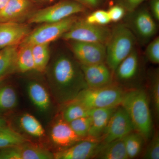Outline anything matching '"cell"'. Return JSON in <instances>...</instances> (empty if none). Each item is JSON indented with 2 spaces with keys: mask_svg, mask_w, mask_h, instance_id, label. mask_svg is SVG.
I'll return each instance as SVG.
<instances>
[{
  "mask_svg": "<svg viewBox=\"0 0 159 159\" xmlns=\"http://www.w3.org/2000/svg\"><path fill=\"white\" fill-rule=\"evenodd\" d=\"M48 77L52 93L60 104L70 102L88 88L80 64L67 54H60L54 59Z\"/></svg>",
  "mask_w": 159,
  "mask_h": 159,
  "instance_id": "6da1fadb",
  "label": "cell"
},
{
  "mask_svg": "<svg viewBox=\"0 0 159 159\" xmlns=\"http://www.w3.org/2000/svg\"><path fill=\"white\" fill-rule=\"evenodd\" d=\"M120 105L130 118L135 131L149 140L152 134V116L147 93L142 89L125 91Z\"/></svg>",
  "mask_w": 159,
  "mask_h": 159,
  "instance_id": "7a4b0ae2",
  "label": "cell"
},
{
  "mask_svg": "<svg viewBox=\"0 0 159 159\" xmlns=\"http://www.w3.org/2000/svg\"><path fill=\"white\" fill-rule=\"evenodd\" d=\"M137 41L133 33L124 24H118L111 30L110 37L106 45L105 62L113 73L135 48Z\"/></svg>",
  "mask_w": 159,
  "mask_h": 159,
  "instance_id": "3957f363",
  "label": "cell"
},
{
  "mask_svg": "<svg viewBox=\"0 0 159 159\" xmlns=\"http://www.w3.org/2000/svg\"><path fill=\"white\" fill-rule=\"evenodd\" d=\"M125 92L119 84L112 83L101 87L84 89L73 100L90 109L115 108L121 104Z\"/></svg>",
  "mask_w": 159,
  "mask_h": 159,
  "instance_id": "277c9868",
  "label": "cell"
},
{
  "mask_svg": "<svg viewBox=\"0 0 159 159\" xmlns=\"http://www.w3.org/2000/svg\"><path fill=\"white\" fill-rule=\"evenodd\" d=\"M86 8L73 0H63L52 6L33 11L27 20L31 24L56 22L84 12Z\"/></svg>",
  "mask_w": 159,
  "mask_h": 159,
  "instance_id": "5b68a950",
  "label": "cell"
},
{
  "mask_svg": "<svg viewBox=\"0 0 159 159\" xmlns=\"http://www.w3.org/2000/svg\"><path fill=\"white\" fill-rule=\"evenodd\" d=\"M124 25L132 32L137 41L144 45L148 44L157 31L156 20L146 8H138L125 15Z\"/></svg>",
  "mask_w": 159,
  "mask_h": 159,
  "instance_id": "8992f818",
  "label": "cell"
},
{
  "mask_svg": "<svg viewBox=\"0 0 159 159\" xmlns=\"http://www.w3.org/2000/svg\"><path fill=\"white\" fill-rule=\"evenodd\" d=\"M79 19L75 15L56 22L44 23L30 32L20 44L32 46L50 44L62 37Z\"/></svg>",
  "mask_w": 159,
  "mask_h": 159,
  "instance_id": "52a82bcc",
  "label": "cell"
},
{
  "mask_svg": "<svg viewBox=\"0 0 159 159\" xmlns=\"http://www.w3.org/2000/svg\"><path fill=\"white\" fill-rule=\"evenodd\" d=\"M111 29L105 26L90 24L84 19H78L61 38L66 41L97 43L106 45Z\"/></svg>",
  "mask_w": 159,
  "mask_h": 159,
  "instance_id": "ba28073f",
  "label": "cell"
},
{
  "mask_svg": "<svg viewBox=\"0 0 159 159\" xmlns=\"http://www.w3.org/2000/svg\"><path fill=\"white\" fill-rule=\"evenodd\" d=\"M134 131L128 114L122 106L119 105L112 114L99 142L105 144L122 139Z\"/></svg>",
  "mask_w": 159,
  "mask_h": 159,
  "instance_id": "9c48e42d",
  "label": "cell"
},
{
  "mask_svg": "<svg viewBox=\"0 0 159 159\" xmlns=\"http://www.w3.org/2000/svg\"><path fill=\"white\" fill-rule=\"evenodd\" d=\"M76 60L83 65L105 62L106 48L99 43L68 41Z\"/></svg>",
  "mask_w": 159,
  "mask_h": 159,
  "instance_id": "30bf717a",
  "label": "cell"
},
{
  "mask_svg": "<svg viewBox=\"0 0 159 159\" xmlns=\"http://www.w3.org/2000/svg\"><path fill=\"white\" fill-rule=\"evenodd\" d=\"M102 143L86 139L79 141L54 154V159H89L95 158Z\"/></svg>",
  "mask_w": 159,
  "mask_h": 159,
  "instance_id": "8fae6325",
  "label": "cell"
},
{
  "mask_svg": "<svg viewBox=\"0 0 159 159\" xmlns=\"http://www.w3.org/2000/svg\"><path fill=\"white\" fill-rule=\"evenodd\" d=\"M80 66L88 88L101 87L112 83L113 72L105 62Z\"/></svg>",
  "mask_w": 159,
  "mask_h": 159,
  "instance_id": "7c38bea8",
  "label": "cell"
},
{
  "mask_svg": "<svg viewBox=\"0 0 159 159\" xmlns=\"http://www.w3.org/2000/svg\"><path fill=\"white\" fill-rule=\"evenodd\" d=\"M31 31L25 23L0 22V49L19 45Z\"/></svg>",
  "mask_w": 159,
  "mask_h": 159,
  "instance_id": "4fadbf2b",
  "label": "cell"
},
{
  "mask_svg": "<svg viewBox=\"0 0 159 159\" xmlns=\"http://www.w3.org/2000/svg\"><path fill=\"white\" fill-rule=\"evenodd\" d=\"M140 54L135 48L125 59L119 64L113 73L114 77L119 83H129L136 79L140 73Z\"/></svg>",
  "mask_w": 159,
  "mask_h": 159,
  "instance_id": "5bb4252c",
  "label": "cell"
},
{
  "mask_svg": "<svg viewBox=\"0 0 159 159\" xmlns=\"http://www.w3.org/2000/svg\"><path fill=\"white\" fill-rule=\"evenodd\" d=\"M31 0H9L0 10L1 22L22 23L33 12Z\"/></svg>",
  "mask_w": 159,
  "mask_h": 159,
  "instance_id": "9a60e30c",
  "label": "cell"
},
{
  "mask_svg": "<svg viewBox=\"0 0 159 159\" xmlns=\"http://www.w3.org/2000/svg\"><path fill=\"white\" fill-rule=\"evenodd\" d=\"M51 138L52 142L60 148V150L68 148L84 139L76 134L69 122L66 121L62 117L57 119L52 125Z\"/></svg>",
  "mask_w": 159,
  "mask_h": 159,
  "instance_id": "2e32d148",
  "label": "cell"
},
{
  "mask_svg": "<svg viewBox=\"0 0 159 159\" xmlns=\"http://www.w3.org/2000/svg\"><path fill=\"white\" fill-rule=\"evenodd\" d=\"M116 107L91 110V125L88 139L99 142V139L103 133L112 114Z\"/></svg>",
  "mask_w": 159,
  "mask_h": 159,
  "instance_id": "e0dca14e",
  "label": "cell"
},
{
  "mask_svg": "<svg viewBox=\"0 0 159 159\" xmlns=\"http://www.w3.org/2000/svg\"><path fill=\"white\" fill-rule=\"evenodd\" d=\"M29 98L36 108L42 111L49 109L51 104V98L45 88L36 81L29 82L27 86Z\"/></svg>",
  "mask_w": 159,
  "mask_h": 159,
  "instance_id": "ac0fdd59",
  "label": "cell"
},
{
  "mask_svg": "<svg viewBox=\"0 0 159 159\" xmlns=\"http://www.w3.org/2000/svg\"><path fill=\"white\" fill-rule=\"evenodd\" d=\"M95 159H128L123 139L102 143Z\"/></svg>",
  "mask_w": 159,
  "mask_h": 159,
  "instance_id": "d6986e66",
  "label": "cell"
},
{
  "mask_svg": "<svg viewBox=\"0 0 159 159\" xmlns=\"http://www.w3.org/2000/svg\"><path fill=\"white\" fill-rule=\"evenodd\" d=\"M34 68L32 46L20 44L16 58L15 71L19 73H25L33 70Z\"/></svg>",
  "mask_w": 159,
  "mask_h": 159,
  "instance_id": "ffe728a7",
  "label": "cell"
},
{
  "mask_svg": "<svg viewBox=\"0 0 159 159\" xmlns=\"http://www.w3.org/2000/svg\"><path fill=\"white\" fill-rule=\"evenodd\" d=\"M19 45L0 49V78L15 71V61Z\"/></svg>",
  "mask_w": 159,
  "mask_h": 159,
  "instance_id": "44dd1931",
  "label": "cell"
},
{
  "mask_svg": "<svg viewBox=\"0 0 159 159\" xmlns=\"http://www.w3.org/2000/svg\"><path fill=\"white\" fill-rule=\"evenodd\" d=\"M20 159H54V154L46 148L26 142L18 145Z\"/></svg>",
  "mask_w": 159,
  "mask_h": 159,
  "instance_id": "7402d4cb",
  "label": "cell"
},
{
  "mask_svg": "<svg viewBox=\"0 0 159 159\" xmlns=\"http://www.w3.org/2000/svg\"><path fill=\"white\" fill-rule=\"evenodd\" d=\"M19 123L20 127L29 135L41 138L45 134L43 125L34 116L29 113L23 114L20 117Z\"/></svg>",
  "mask_w": 159,
  "mask_h": 159,
  "instance_id": "603a6c76",
  "label": "cell"
},
{
  "mask_svg": "<svg viewBox=\"0 0 159 159\" xmlns=\"http://www.w3.org/2000/svg\"><path fill=\"white\" fill-rule=\"evenodd\" d=\"M50 44H39L32 46L34 70L39 73L46 71L50 58Z\"/></svg>",
  "mask_w": 159,
  "mask_h": 159,
  "instance_id": "cb8c5ba5",
  "label": "cell"
},
{
  "mask_svg": "<svg viewBox=\"0 0 159 159\" xmlns=\"http://www.w3.org/2000/svg\"><path fill=\"white\" fill-rule=\"evenodd\" d=\"M30 142L11 127L5 125L0 127V149L12 147Z\"/></svg>",
  "mask_w": 159,
  "mask_h": 159,
  "instance_id": "d4e9b609",
  "label": "cell"
},
{
  "mask_svg": "<svg viewBox=\"0 0 159 159\" xmlns=\"http://www.w3.org/2000/svg\"><path fill=\"white\" fill-rule=\"evenodd\" d=\"M128 159H134L142 152L145 141L141 134L134 131L123 138Z\"/></svg>",
  "mask_w": 159,
  "mask_h": 159,
  "instance_id": "484cf974",
  "label": "cell"
},
{
  "mask_svg": "<svg viewBox=\"0 0 159 159\" xmlns=\"http://www.w3.org/2000/svg\"><path fill=\"white\" fill-rule=\"evenodd\" d=\"M65 105V107L61 117L67 122H70L82 117L89 116L90 115V109L74 100Z\"/></svg>",
  "mask_w": 159,
  "mask_h": 159,
  "instance_id": "4316f807",
  "label": "cell"
},
{
  "mask_svg": "<svg viewBox=\"0 0 159 159\" xmlns=\"http://www.w3.org/2000/svg\"><path fill=\"white\" fill-rule=\"evenodd\" d=\"M17 104V95L14 89L8 85L0 87V111L11 110Z\"/></svg>",
  "mask_w": 159,
  "mask_h": 159,
  "instance_id": "83f0119b",
  "label": "cell"
},
{
  "mask_svg": "<svg viewBox=\"0 0 159 159\" xmlns=\"http://www.w3.org/2000/svg\"><path fill=\"white\" fill-rule=\"evenodd\" d=\"M150 100L155 116L158 119L159 116V72L156 69L149 75Z\"/></svg>",
  "mask_w": 159,
  "mask_h": 159,
  "instance_id": "f1b7e54d",
  "label": "cell"
},
{
  "mask_svg": "<svg viewBox=\"0 0 159 159\" xmlns=\"http://www.w3.org/2000/svg\"><path fill=\"white\" fill-rule=\"evenodd\" d=\"M90 117H84L75 119L69 122L74 132L83 139H87L91 125Z\"/></svg>",
  "mask_w": 159,
  "mask_h": 159,
  "instance_id": "f546056e",
  "label": "cell"
},
{
  "mask_svg": "<svg viewBox=\"0 0 159 159\" xmlns=\"http://www.w3.org/2000/svg\"><path fill=\"white\" fill-rule=\"evenodd\" d=\"M84 20L87 22L100 26H105L111 21L107 11L98 9L88 16Z\"/></svg>",
  "mask_w": 159,
  "mask_h": 159,
  "instance_id": "4dcf8cb0",
  "label": "cell"
},
{
  "mask_svg": "<svg viewBox=\"0 0 159 159\" xmlns=\"http://www.w3.org/2000/svg\"><path fill=\"white\" fill-rule=\"evenodd\" d=\"M146 58L152 63H159V37H156L148 43L145 50Z\"/></svg>",
  "mask_w": 159,
  "mask_h": 159,
  "instance_id": "1f68e13d",
  "label": "cell"
},
{
  "mask_svg": "<svg viewBox=\"0 0 159 159\" xmlns=\"http://www.w3.org/2000/svg\"><path fill=\"white\" fill-rule=\"evenodd\" d=\"M145 159H159V136L158 133L155 134L150 143L146 148L142 157Z\"/></svg>",
  "mask_w": 159,
  "mask_h": 159,
  "instance_id": "d6a6232c",
  "label": "cell"
},
{
  "mask_svg": "<svg viewBox=\"0 0 159 159\" xmlns=\"http://www.w3.org/2000/svg\"><path fill=\"white\" fill-rule=\"evenodd\" d=\"M107 11L111 21L114 22H117L122 20L125 17L126 12L122 6L118 4L111 6Z\"/></svg>",
  "mask_w": 159,
  "mask_h": 159,
  "instance_id": "836d02e7",
  "label": "cell"
},
{
  "mask_svg": "<svg viewBox=\"0 0 159 159\" xmlns=\"http://www.w3.org/2000/svg\"><path fill=\"white\" fill-rule=\"evenodd\" d=\"M146 0H116V4L122 6L127 12L134 11Z\"/></svg>",
  "mask_w": 159,
  "mask_h": 159,
  "instance_id": "e575fe53",
  "label": "cell"
},
{
  "mask_svg": "<svg viewBox=\"0 0 159 159\" xmlns=\"http://www.w3.org/2000/svg\"><path fill=\"white\" fill-rule=\"evenodd\" d=\"M81 4L86 8L92 9H97L104 2L105 0H73Z\"/></svg>",
  "mask_w": 159,
  "mask_h": 159,
  "instance_id": "d590c367",
  "label": "cell"
},
{
  "mask_svg": "<svg viewBox=\"0 0 159 159\" xmlns=\"http://www.w3.org/2000/svg\"><path fill=\"white\" fill-rule=\"evenodd\" d=\"M149 7L151 14L156 21L159 20V0H150Z\"/></svg>",
  "mask_w": 159,
  "mask_h": 159,
  "instance_id": "8d00e7d4",
  "label": "cell"
},
{
  "mask_svg": "<svg viewBox=\"0 0 159 159\" xmlns=\"http://www.w3.org/2000/svg\"><path fill=\"white\" fill-rule=\"evenodd\" d=\"M9 1V0H0V10L6 6Z\"/></svg>",
  "mask_w": 159,
  "mask_h": 159,
  "instance_id": "74e56055",
  "label": "cell"
},
{
  "mask_svg": "<svg viewBox=\"0 0 159 159\" xmlns=\"http://www.w3.org/2000/svg\"><path fill=\"white\" fill-rule=\"evenodd\" d=\"M7 125V122L3 117L0 116V127Z\"/></svg>",
  "mask_w": 159,
  "mask_h": 159,
  "instance_id": "f35d334b",
  "label": "cell"
},
{
  "mask_svg": "<svg viewBox=\"0 0 159 159\" xmlns=\"http://www.w3.org/2000/svg\"><path fill=\"white\" fill-rule=\"evenodd\" d=\"M5 77H3V78H0V84L2 83V81L4 80V79H5Z\"/></svg>",
  "mask_w": 159,
  "mask_h": 159,
  "instance_id": "ab89813d",
  "label": "cell"
},
{
  "mask_svg": "<svg viewBox=\"0 0 159 159\" xmlns=\"http://www.w3.org/2000/svg\"><path fill=\"white\" fill-rule=\"evenodd\" d=\"M44 1H53V0H44Z\"/></svg>",
  "mask_w": 159,
  "mask_h": 159,
  "instance_id": "60d3db41",
  "label": "cell"
}]
</instances>
